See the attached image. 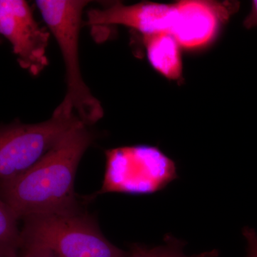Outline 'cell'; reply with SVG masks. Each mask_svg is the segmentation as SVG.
I'll return each mask as SVG.
<instances>
[{"label":"cell","instance_id":"cell-1","mask_svg":"<svg viewBox=\"0 0 257 257\" xmlns=\"http://www.w3.org/2000/svg\"><path fill=\"white\" fill-rule=\"evenodd\" d=\"M93 140L89 126L81 123L30 170L0 186V197L19 220L35 214L76 209V172Z\"/></svg>","mask_w":257,"mask_h":257},{"label":"cell","instance_id":"cell-2","mask_svg":"<svg viewBox=\"0 0 257 257\" xmlns=\"http://www.w3.org/2000/svg\"><path fill=\"white\" fill-rule=\"evenodd\" d=\"M23 254L54 257H126L127 253L106 239L96 221L77 209L35 214L23 219Z\"/></svg>","mask_w":257,"mask_h":257},{"label":"cell","instance_id":"cell-3","mask_svg":"<svg viewBox=\"0 0 257 257\" xmlns=\"http://www.w3.org/2000/svg\"><path fill=\"white\" fill-rule=\"evenodd\" d=\"M86 0H37L36 5L60 47L66 70L67 92L55 110L74 114L84 124H95L104 116L100 101L83 79L79 40Z\"/></svg>","mask_w":257,"mask_h":257},{"label":"cell","instance_id":"cell-4","mask_svg":"<svg viewBox=\"0 0 257 257\" xmlns=\"http://www.w3.org/2000/svg\"><path fill=\"white\" fill-rule=\"evenodd\" d=\"M81 123L76 115L55 110L42 122L0 125V186L30 170Z\"/></svg>","mask_w":257,"mask_h":257},{"label":"cell","instance_id":"cell-5","mask_svg":"<svg viewBox=\"0 0 257 257\" xmlns=\"http://www.w3.org/2000/svg\"><path fill=\"white\" fill-rule=\"evenodd\" d=\"M106 188L112 192L151 194L177 178L174 161L156 147H123L106 152Z\"/></svg>","mask_w":257,"mask_h":257},{"label":"cell","instance_id":"cell-6","mask_svg":"<svg viewBox=\"0 0 257 257\" xmlns=\"http://www.w3.org/2000/svg\"><path fill=\"white\" fill-rule=\"evenodd\" d=\"M0 36L11 43L20 67L32 75L48 65L50 32L39 26L27 2L0 0Z\"/></svg>","mask_w":257,"mask_h":257},{"label":"cell","instance_id":"cell-7","mask_svg":"<svg viewBox=\"0 0 257 257\" xmlns=\"http://www.w3.org/2000/svg\"><path fill=\"white\" fill-rule=\"evenodd\" d=\"M176 3L177 18L171 35L186 49L209 43L240 7L237 1L182 0Z\"/></svg>","mask_w":257,"mask_h":257},{"label":"cell","instance_id":"cell-8","mask_svg":"<svg viewBox=\"0 0 257 257\" xmlns=\"http://www.w3.org/2000/svg\"><path fill=\"white\" fill-rule=\"evenodd\" d=\"M177 18V3L143 2L133 5L114 3L101 9L89 10L88 27L123 25L141 32L144 36L157 33L171 34Z\"/></svg>","mask_w":257,"mask_h":257},{"label":"cell","instance_id":"cell-9","mask_svg":"<svg viewBox=\"0 0 257 257\" xmlns=\"http://www.w3.org/2000/svg\"><path fill=\"white\" fill-rule=\"evenodd\" d=\"M147 58L154 69L167 78L177 80L182 75L180 45L171 34L144 36Z\"/></svg>","mask_w":257,"mask_h":257},{"label":"cell","instance_id":"cell-10","mask_svg":"<svg viewBox=\"0 0 257 257\" xmlns=\"http://www.w3.org/2000/svg\"><path fill=\"white\" fill-rule=\"evenodd\" d=\"M19 219L0 197V257H18L21 246Z\"/></svg>","mask_w":257,"mask_h":257},{"label":"cell","instance_id":"cell-11","mask_svg":"<svg viewBox=\"0 0 257 257\" xmlns=\"http://www.w3.org/2000/svg\"><path fill=\"white\" fill-rule=\"evenodd\" d=\"M163 245L154 248L134 245L126 257H187L182 244L172 236H167Z\"/></svg>","mask_w":257,"mask_h":257},{"label":"cell","instance_id":"cell-12","mask_svg":"<svg viewBox=\"0 0 257 257\" xmlns=\"http://www.w3.org/2000/svg\"><path fill=\"white\" fill-rule=\"evenodd\" d=\"M243 235L247 243V257H257V232L249 227L244 228Z\"/></svg>","mask_w":257,"mask_h":257},{"label":"cell","instance_id":"cell-13","mask_svg":"<svg viewBox=\"0 0 257 257\" xmlns=\"http://www.w3.org/2000/svg\"><path fill=\"white\" fill-rule=\"evenodd\" d=\"M243 27L250 30L257 27V0H253L251 3V9L249 14L243 20Z\"/></svg>","mask_w":257,"mask_h":257},{"label":"cell","instance_id":"cell-14","mask_svg":"<svg viewBox=\"0 0 257 257\" xmlns=\"http://www.w3.org/2000/svg\"><path fill=\"white\" fill-rule=\"evenodd\" d=\"M195 257H217V254L216 251H212V252L205 253Z\"/></svg>","mask_w":257,"mask_h":257},{"label":"cell","instance_id":"cell-15","mask_svg":"<svg viewBox=\"0 0 257 257\" xmlns=\"http://www.w3.org/2000/svg\"><path fill=\"white\" fill-rule=\"evenodd\" d=\"M18 257H54L52 256H48V255H41V254H23L18 256Z\"/></svg>","mask_w":257,"mask_h":257},{"label":"cell","instance_id":"cell-16","mask_svg":"<svg viewBox=\"0 0 257 257\" xmlns=\"http://www.w3.org/2000/svg\"><path fill=\"white\" fill-rule=\"evenodd\" d=\"M2 42V38H1V36H0V43H1Z\"/></svg>","mask_w":257,"mask_h":257}]
</instances>
